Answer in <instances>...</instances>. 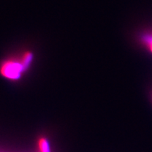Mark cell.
I'll return each mask as SVG.
<instances>
[{
  "label": "cell",
  "mask_w": 152,
  "mask_h": 152,
  "mask_svg": "<svg viewBox=\"0 0 152 152\" xmlns=\"http://www.w3.org/2000/svg\"><path fill=\"white\" fill-rule=\"evenodd\" d=\"M34 61L32 52H23L18 56L5 58L0 63V74L10 80H18L28 71Z\"/></svg>",
  "instance_id": "cell-1"
},
{
  "label": "cell",
  "mask_w": 152,
  "mask_h": 152,
  "mask_svg": "<svg viewBox=\"0 0 152 152\" xmlns=\"http://www.w3.org/2000/svg\"><path fill=\"white\" fill-rule=\"evenodd\" d=\"M39 150L40 152H49V144L45 139H40L39 140Z\"/></svg>",
  "instance_id": "cell-2"
}]
</instances>
